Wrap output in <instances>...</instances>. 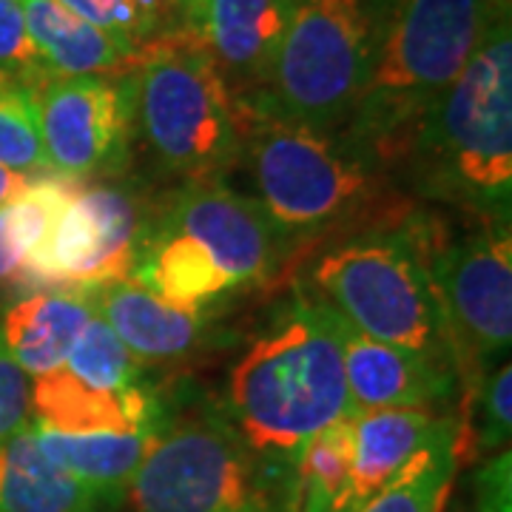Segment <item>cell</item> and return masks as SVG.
Instances as JSON below:
<instances>
[{
    "label": "cell",
    "mask_w": 512,
    "mask_h": 512,
    "mask_svg": "<svg viewBox=\"0 0 512 512\" xmlns=\"http://www.w3.org/2000/svg\"><path fill=\"white\" fill-rule=\"evenodd\" d=\"M336 313L296 291L228 373V424L245 447L293 473L305 444L350 416Z\"/></svg>",
    "instance_id": "1"
},
{
    "label": "cell",
    "mask_w": 512,
    "mask_h": 512,
    "mask_svg": "<svg viewBox=\"0 0 512 512\" xmlns=\"http://www.w3.org/2000/svg\"><path fill=\"white\" fill-rule=\"evenodd\" d=\"M416 197L476 222L512 211V18L484 37L450 89L424 114L393 174Z\"/></svg>",
    "instance_id": "2"
},
{
    "label": "cell",
    "mask_w": 512,
    "mask_h": 512,
    "mask_svg": "<svg viewBox=\"0 0 512 512\" xmlns=\"http://www.w3.org/2000/svg\"><path fill=\"white\" fill-rule=\"evenodd\" d=\"M242 109V157L254 200L288 248L396 225L410 205L384 171L336 137Z\"/></svg>",
    "instance_id": "3"
},
{
    "label": "cell",
    "mask_w": 512,
    "mask_h": 512,
    "mask_svg": "<svg viewBox=\"0 0 512 512\" xmlns=\"http://www.w3.org/2000/svg\"><path fill=\"white\" fill-rule=\"evenodd\" d=\"M507 15L510 0H399L376 74L336 137L393 180L424 114Z\"/></svg>",
    "instance_id": "4"
},
{
    "label": "cell",
    "mask_w": 512,
    "mask_h": 512,
    "mask_svg": "<svg viewBox=\"0 0 512 512\" xmlns=\"http://www.w3.org/2000/svg\"><path fill=\"white\" fill-rule=\"evenodd\" d=\"M134 140L188 183L222 180L242 157V109L217 63L188 32L146 43L131 69Z\"/></svg>",
    "instance_id": "5"
},
{
    "label": "cell",
    "mask_w": 512,
    "mask_h": 512,
    "mask_svg": "<svg viewBox=\"0 0 512 512\" xmlns=\"http://www.w3.org/2000/svg\"><path fill=\"white\" fill-rule=\"evenodd\" d=\"M399 0H302L262 92L239 103L339 134L376 74Z\"/></svg>",
    "instance_id": "6"
},
{
    "label": "cell",
    "mask_w": 512,
    "mask_h": 512,
    "mask_svg": "<svg viewBox=\"0 0 512 512\" xmlns=\"http://www.w3.org/2000/svg\"><path fill=\"white\" fill-rule=\"evenodd\" d=\"M410 217L413 211L396 225L370 228L328 245L311 265L313 299L328 305L353 330L416 353L456 376L450 333L410 231Z\"/></svg>",
    "instance_id": "7"
},
{
    "label": "cell",
    "mask_w": 512,
    "mask_h": 512,
    "mask_svg": "<svg viewBox=\"0 0 512 512\" xmlns=\"http://www.w3.org/2000/svg\"><path fill=\"white\" fill-rule=\"evenodd\" d=\"M134 512H293V473L256 458L220 413L165 421L131 478Z\"/></svg>",
    "instance_id": "8"
},
{
    "label": "cell",
    "mask_w": 512,
    "mask_h": 512,
    "mask_svg": "<svg viewBox=\"0 0 512 512\" xmlns=\"http://www.w3.org/2000/svg\"><path fill=\"white\" fill-rule=\"evenodd\" d=\"M427 274L439 296L458 376V410L473 402L484 376L512 345L510 220L478 222L453 237L427 217H410Z\"/></svg>",
    "instance_id": "9"
},
{
    "label": "cell",
    "mask_w": 512,
    "mask_h": 512,
    "mask_svg": "<svg viewBox=\"0 0 512 512\" xmlns=\"http://www.w3.org/2000/svg\"><path fill=\"white\" fill-rule=\"evenodd\" d=\"M146 225L131 188L109 180L77 183L46 237L26 256L23 274L77 291L131 279Z\"/></svg>",
    "instance_id": "10"
},
{
    "label": "cell",
    "mask_w": 512,
    "mask_h": 512,
    "mask_svg": "<svg viewBox=\"0 0 512 512\" xmlns=\"http://www.w3.org/2000/svg\"><path fill=\"white\" fill-rule=\"evenodd\" d=\"M37 120L49 174L74 183L117 177L134 143L131 77H49L37 86Z\"/></svg>",
    "instance_id": "11"
},
{
    "label": "cell",
    "mask_w": 512,
    "mask_h": 512,
    "mask_svg": "<svg viewBox=\"0 0 512 512\" xmlns=\"http://www.w3.org/2000/svg\"><path fill=\"white\" fill-rule=\"evenodd\" d=\"M157 222L197 239L234 288L274 282L291 256L259 202L222 180L180 185Z\"/></svg>",
    "instance_id": "12"
},
{
    "label": "cell",
    "mask_w": 512,
    "mask_h": 512,
    "mask_svg": "<svg viewBox=\"0 0 512 512\" xmlns=\"http://www.w3.org/2000/svg\"><path fill=\"white\" fill-rule=\"evenodd\" d=\"M302 0H202L188 26L239 103L262 92Z\"/></svg>",
    "instance_id": "13"
},
{
    "label": "cell",
    "mask_w": 512,
    "mask_h": 512,
    "mask_svg": "<svg viewBox=\"0 0 512 512\" xmlns=\"http://www.w3.org/2000/svg\"><path fill=\"white\" fill-rule=\"evenodd\" d=\"M345 382L353 413L382 410V407H416L433 413H453L458 404L456 376L444 373L416 353L376 342L353 330L336 316Z\"/></svg>",
    "instance_id": "14"
},
{
    "label": "cell",
    "mask_w": 512,
    "mask_h": 512,
    "mask_svg": "<svg viewBox=\"0 0 512 512\" xmlns=\"http://www.w3.org/2000/svg\"><path fill=\"white\" fill-rule=\"evenodd\" d=\"M32 421L69 436L134 433L163 427L165 410L146 384L100 390L57 367L32 379Z\"/></svg>",
    "instance_id": "15"
},
{
    "label": "cell",
    "mask_w": 512,
    "mask_h": 512,
    "mask_svg": "<svg viewBox=\"0 0 512 512\" xmlns=\"http://www.w3.org/2000/svg\"><path fill=\"white\" fill-rule=\"evenodd\" d=\"M83 293L89 296L94 313L114 330L140 365L185 359L208 339V328L202 322L205 313L171 308L134 279L109 282Z\"/></svg>",
    "instance_id": "16"
},
{
    "label": "cell",
    "mask_w": 512,
    "mask_h": 512,
    "mask_svg": "<svg viewBox=\"0 0 512 512\" xmlns=\"http://www.w3.org/2000/svg\"><path fill=\"white\" fill-rule=\"evenodd\" d=\"M458 424L456 413L416 407H382L350 416L353 433V493L356 504L376 493L430 441Z\"/></svg>",
    "instance_id": "17"
},
{
    "label": "cell",
    "mask_w": 512,
    "mask_h": 512,
    "mask_svg": "<svg viewBox=\"0 0 512 512\" xmlns=\"http://www.w3.org/2000/svg\"><path fill=\"white\" fill-rule=\"evenodd\" d=\"M131 279L165 305L191 313H205L225 293L237 291L197 239L157 220L146 225Z\"/></svg>",
    "instance_id": "18"
},
{
    "label": "cell",
    "mask_w": 512,
    "mask_h": 512,
    "mask_svg": "<svg viewBox=\"0 0 512 512\" xmlns=\"http://www.w3.org/2000/svg\"><path fill=\"white\" fill-rule=\"evenodd\" d=\"M94 316L86 293L37 291L6 308L0 342L32 379L66 365L77 336Z\"/></svg>",
    "instance_id": "19"
},
{
    "label": "cell",
    "mask_w": 512,
    "mask_h": 512,
    "mask_svg": "<svg viewBox=\"0 0 512 512\" xmlns=\"http://www.w3.org/2000/svg\"><path fill=\"white\" fill-rule=\"evenodd\" d=\"M109 504L43 453L32 421L0 441V512H106Z\"/></svg>",
    "instance_id": "20"
},
{
    "label": "cell",
    "mask_w": 512,
    "mask_h": 512,
    "mask_svg": "<svg viewBox=\"0 0 512 512\" xmlns=\"http://www.w3.org/2000/svg\"><path fill=\"white\" fill-rule=\"evenodd\" d=\"M23 20L49 77L123 74L137 52L72 15L57 0H20Z\"/></svg>",
    "instance_id": "21"
},
{
    "label": "cell",
    "mask_w": 512,
    "mask_h": 512,
    "mask_svg": "<svg viewBox=\"0 0 512 512\" xmlns=\"http://www.w3.org/2000/svg\"><path fill=\"white\" fill-rule=\"evenodd\" d=\"M37 444L43 453L72 473L80 484H86L109 507H114L131 487V478L143 467L151 444L157 441L163 427L154 430H134V433H89V436H69L57 433L32 421Z\"/></svg>",
    "instance_id": "22"
},
{
    "label": "cell",
    "mask_w": 512,
    "mask_h": 512,
    "mask_svg": "<svg viewBox=\"0 0 512 512\" xmlns=\"http://www.w3.org/2000/svg\"><path fill=\"white\" fill-rule=\"evenodd\" d=\"M353 416V413H350ZM350 416L316 433L293 467V512H353V433Z\"/></svg>",
    "instance_id": "23"
},
{
    "label": "cell",
    "mask_w": 512,
    "mask_h": 512,
    "mask_svg": "<svg viewBox=\"0 0 512 512\" xmlns=\"http://www.w3.org/2000/svg\"><path fill=\"white\" fill-rule=\"evenodd\" d=\"M458 424L421 447L396 476L353 512H444L458 470Z\"/></svg>",
    "instance_id": "24"
},
{
    "label": "cell",
    "mask_w": 512,
    "mask_h": 512,
    "mask_svg": "<svg viewBox=\"0 0 512 512\" xmlns=\"http://www.w3.org/2000/svg\"><path fill=\"white\" fill-rule=\"evenodd\" d=\"M0 165L23 177L49 174L43 143H40L37 89L3 74H0Z\"/></svg>",
    "instance_id": "25"
},
{
    "label": "cell",
    "mask_w": 512,
    "mask_h": 512,
    "mask_svg": "<svg viewBox=\"0 0 512 512\" xmlns=\"http://www.w3.org/2000/svg\"><path fill=\"white\" fill-rule=\"evenodd\" d=\"M63 367L80 382L100 390H131L143 384V370L137 356L114 336V330L97 313L77 336Z\"/></svg>",
    "instance_id": "26"
},
{
    "label": "cell",
    "mask_w": 512,
    "mask_h": 512,
    "mask_svg": "<svg viewBox=\"0 0 512 512\" xmlns=\"http://www.w3.org/2000/svg\"><path fill=\"white\" fill-rule=\"evenodd\" d=\"M0 74L23 80L35 89L49 80L32 46L20 0H0Z\"/></svg>",
    "instance_id": "27"
},
{
    "label": "cell",
    "mask_w": 512,
    "mask_h": 512,
    "mask_svg": "<svg viewBox=\"0 0 512 512\" xmlns=\"http://www.w3.org/2000/svg\"><path fill=\"white\" fill-rule=\"evenodd\" d=\"M57 3H63L72 15L86 20L89 26L114 37L117 43H123L134 52H140L146 43H151L146 20L140 18L131 0H57Z\"/></svg>",
    "instance_id": "28"
},
{
    "label": "cell",
    "mask_w": 512,
    "mask_h": 512,
    "mask_svg": "<svg viewBox=\"0 0 512 512\" xmlns=\"http://www.w3.org/2000/svg\"><path fill=\"white\" fill-rule=\"evenodd\" d=\"M32 421V376L0 342V441Z\"/></svg>",
    "instance_id": "29"
},
{
    "label": "cell",
    "mask_w": 512,
    "mask_h": 512,
    "mask_svg": "<svg viewBox=\"0 0 512 512\" xmlns=\"http://www.w3.org/2000/svg\"><path fill=\"white\" fill-rule=\"evenodd\" d=\"M476 512H512V456L501 450L476 473Z\"/></svg>",
    "instance_id": "30"
},
{
    "label": "cell",
    "mask_w": 512,
    "mask_h": 512,
    "mask_svg": "<svg viewBox=\"0 0 512 512\" xmlns=\"http://www.w3.org/2000/svg\"><path fill=\"white\" fill-rule=\"evenodd\" d=\"M131 3L140 12V18L146 20L151 40L183 32L180 12H177V0H131Z\"/></svg>",
    "instance_id": "31"
},
{
    "label": "cell",
    "mask_w": 512,
    "mask_h": 512,
    "mask_svg": "<svg viewBox=\"0 0 512 512\" xmlns=\"http://www.w3.org/2000/svg\"><path fill=\"white\" fill-rule=\"evenodd\" d=\"M23 276V256H20L18 245L9 231V220H6V205L0 208V288L15 282Z\"/></svg>",
    "instance_id": "32"
},
{
    "label": "cell",
    "mask_w": 512,
    "mask_h": 512,
    "mask_svg": "<svg viewBox=\"0 0 512 512\" xmlns=\"http://www.w3.org/2000/svg\"><path fill=\"white\" fill-rule=\"evenodd\" d=\"M32 180L35 177H23V174H15V171H9V168L0 165V208L9 205L12 200H18L20 194L29 188Z\"/></svg>",
    "instance_id": "33"
},
{
    "label": "cell",
    "mask_w": 512,
    "mask_h": 512,
    "mask_svg": "<svg viewBox=\"0 0 512 512\" xmlns=\"http://www.w3.org/2000/svg\"><path fill=\"white\" fill-rule=\"evenodd\" d=\"M200 3L202 0H177V12H180V26H183V32H188V26H191V20L197 15Z\"/></svg>",
    "instance_id": "34"
},
{
    "label": "cell",
    "mask_w": 512,
    "mask_h": 512,
    "mask_svg": "<svg viewBox=\"0 0 512 512\" xmlns=\"http://www.w3.org/2000/svg\"><path fill=\"white\" fill-rule=\"evenodd\" d=\"M458 512H461V510H458Z\"/></svg>",
    "instance_id": "35"
}]
</instances>
